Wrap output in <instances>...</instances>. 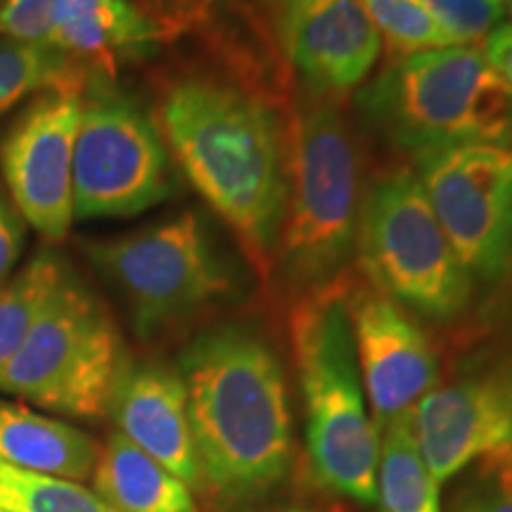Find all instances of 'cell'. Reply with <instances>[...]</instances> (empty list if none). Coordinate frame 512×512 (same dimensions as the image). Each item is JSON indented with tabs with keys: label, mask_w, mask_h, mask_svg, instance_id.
I'll use <instances>...</instances> for the list:
<instances>
[{
	"label": "cell",
	"mask_w": 512,
	"mask_h": 512,
	"mask_svg": "<svg viewBox=\"0 0 512 512\" xmlns=\"http://www.w3.org/2000/svg\"><path fill=\"white\" fill-rule=\"evenodd\" d=\"M200 491L223 512L271 498L292 465V408L271 342L247 323L204 330L178 356Z\"/></svg>",
	"instance_id": "6da1fadb"
},
{
	"label": "cell",
	"mask_w": 512,
	"mask_h": 512,
	"mask_svg": "<svg viewBox=\"0 0 512 512\" xmlns=\"http://www.w3.org/2000/svg\"><path fill=\"white\" fill-rule=\"evenodd\" d=\"M166 147L204 202L259 261L278 254L287 150L261 100L211 79H183L159 107Z\"/></svg>",
	"instance_id": "7a4b0ae2"
},
{
	"label": "cell",
	"mask_w": 512,
	"mask_h": 512,
	"mask_svg": "<svg viewBox=\"0 0 512 512\" xmlns=\"http://www.w3.org/2000/svg\"><path fill=\"white\" fill-rule=\"evenodd\" d=\"M290 337L313 477L330 494L375 508L380 430L358 370L347 290L309 292L294 306Z\"/></svg>",
	"instance_id": "3957f363"
},
{
	"label": "cell",
	"mask_w": 512,
	"mask_h": 512,
	"mask_svg": "<svg viewBox=\"0 0 512 512\" xmlns=\"http://www.w3.org/2000/svg\"><path fill=\"white\" fill-rule=\"evenodd\" d=\"M358 107L413 159L456 145L512 140V91L479 46L399 57L361 88Z\"/></svg>",
	"instance_id": "277c9868"
},
{
	"label": "cell",
	"mask_w": 512,
	"mask_h": 512,
	"mask_svg": "<svg viewBox=\"0 0 512 512\" xmlns=\"http://www.w3.org/2000/svg\"><path fill=\"white\" fill-rule=\"evenodd\" d=\"M287 195L278 256L287 280L328 287L356 249L358 155L347 121L328 98L302 102L287 138Z\"/></svg>",
	"instance_id": "5b68a950"
},
{
	"label": "cell",
	"mask_w": 512,
	"mask_h": 512,
	"mask_svg": "<svg viewBox=\"0 0 512 512\" xmlns=\"http://www.w3.org/2000/svg\"><path fill=\"white\" fill-rule=\"evenodd\" d=\"M124 366L117 325L67 268L24 344L0 370V392L93 420L107 415Z\"/></svg>",
	"instance_id": "8992f818"
},
{
	"label": "cell",
	"mask_w": 512,
	"mask_h": 512,
	"mask_svg": "<svg viewBox=\"0 0 512 512\" xmlns=\"http://www.w3.org/2000/svg\"><path fill=\"white\" fill-rule=\"evenodd\" d=\"M356 249L370 287L406 311L451 320L472 297V278L453 252L415 171L396 169L361 200Z\"/></svg>",
	"instance_id": "52a82bcc"
},
{
	"label": "cell",
	"mask_w": 512,
	"mask_h": 512,
	"mask_svg": "<svg viewBox=\"0 0 512 512\" xmlns=\"http://www.w3.org/2000/svg\"><path fill=\"white\" fill-rule=\"evenodd\" d=\"M83 254L117 287L133 328L150 339L209 309L233 290L228 261L195 211L107 240H88Z\"/></svg>",
	"instance_id": "ba28073f"
},
{
	"label": "cell",
	"mask_w": 512,
	"mask_h": 512,
	"mask_svg": "<svg viewBox=\"0 0 512 512\" xmlns=\"http://www.w3.org/2000/svg\"><path fill=\"white\" fill-rule=\"evenodd\" d=\"M162 128L102 76L83 86L74 143V221L126 219L174 195Z\"/></svg>",
	"instance_id": "9c48e42d"
},
{
	"label": "cell",
	"mask_w": 512,
	"mask_h": 512,
	"mask_svg": "<svg viewBox=\"0 0 512 512\" xmlns=\"http://www.w3.org/2000/svg\"><path fill=\"white\" fill-rule=\"evenodd\" d=\"M415 164L472 283L501 280L512 264V140L446 147Z\"/></svg>",
	"instance_id": "30bf717a"
},
{
	"label": "cell",
	"mask_w": 512,
	"mask_h": 512,
	"mask_svg": "<svg viewBox=\"0 0 512 512\" xmlns=\"http://www.w3.org/2000/svg\"><path fill=\"white\" fill-rule=\"evenodd\" d=\"M83 88L38 93L0 143L8 197L27 226L64 240L74 223V143Z\"/></svg>",
	"instance_id": "8fae6325"
},
{
	"label": "cell",
	"mask_w": 512,
	"mask_h": 512,
	"mask_svg": "<svg viewBox=\"0 0 512 512\" xmlns=\"http://www.w3.org/2000/svg\"><path fill=\"white\" fill-rule=\"evenodd\" d=\"M347 306L363 389L382 430L437 387V356L408 311L375 287H354L347 292Z\"/></svg>",
	"instance_id": "7c38bea8"
},
{
	"label": "cell",
	"mask_w": 512,
	"mask_h": 512,
	"mask_svg": "<svg viewBox=\"0 0 512 512\" xmlns=\"http://www.w3.org/2000/svg\"><path fill=\"white\" fill-rule=\"evenodd\" d=\"M411 422L441 486L477 460L498 463L512 451V368L434 387L411 411Z\"/></svg>",
	"instance_id": "4fadbf2b"
},
{
	"label": "cell",
	"mask_w": 512,
	"mask_h": 512,
	"mask_svg": "<svg viewBox=\"0 0 512 512\" xmlns=\"http://www.w3.org/2000/svg\"><path fill=\"white\" fill-rule=\"evenodd\" d=\"M280 48L311 95L356 91L375 62L382 38L358 0H273Z\"/></svg>",
	"instance_id": "5bb4252c"
},
{
	"label": "cell",
	"mask_w": 512,
	"mask_h": 512,
	"mask_svg": "<svg viewBox=\"0 0 512 512\" xmlns=\"http://www.w3.org/2000/svg\"><path fill=\"white\" fill-rule=\"evenodd\" d=\"M107 415L117 432L200 491L188 396L178 370L159 363H128L114 384Z\"/></svg>",
	"instance_id": "9a60e30c"
},
{
	"label": "cell",
	"mask_w": 512,
	"mask_h": 512,
	"mask_svg": "<svg viewBox=\"0 0 512 512\" xmlns=\"http://www.w3.org/2000/svg\"><path fill=\"white\" fill-rule=\"evenodd\" d=\"M157 38L155 19L133 0H55L50 46L79 67L102 69L150 53Z\"/></svg>",
	"instance_id": "2e32d148"
},
{
	"label": "cell",
	"mask_w": 512,
	"mask_h": 512,
	"mask_svg": "<svg viewBox=\"0 0 512 512\" xmlns=\"http://www.w3.org/2000/svg\"><path fill=\"white\" fill-rule=\"evenodd\" d=\"M100 446L86 432L22 403L0 399V460L41 475L83 482Z\"/></svg>",
	"instance_id": "e0dca14e"
},
{
	"label": "cell",
	"mask_w": 512,
	"mask_h": 512,
	"mask_svg": "<svg viewBox=\"0 0 512 512\" xmlns=\"http://www.w3.org/2000/svg\"><path fill=\"white\" fill-rule=\"evenodd\" d=\"M91 477L114 512H197L190 486L119 432L98 451Z\"/></svg>",
	"instance_id": "ac0fdd59"
},
{
	"label": "cell",
	"mask_w": 512,
	"mask_h": 512,
	"mask_svg": "<svg viewBox=\"0 0 512 512\" xmlns=\"http://www.w3.org/2000/svg\"><path fill=\"white\" fill-rule=\"evenodd\" d=\"M377 505L382 512H444L441 484L422 458L411 413L380 430Z\"/></svg>",
	"instance_id": "d6986e66"
},
{
	"label": "cell",
	"mask_w": 512,
	"mask_h": 512,
	"mask_svg": "<svg viewBox=\"0 0 512 512\" xmlns=\"http://www.w3.org/2000/svg\"><path fill=\"white\" fill-rule=\"evenodd\" d=\"M67 268L55 252L43 249L0 285V370L24 344Z\"/></svg>",
	"instance_id": "ffe728a7"
},
{
	"label": "cell",
	"mask_w": 512,
	"mask_h": 512,
	"mask_svg": "<svg viewBox=\"0 0 512 512\" xmlns=\"http://www.w3.org/2000/svg\"><path fill=\"white\" fill-rule=\"evenodd\" d=\"M83 86L79 64L57 48L0 41V117L38 93Z\"/></svg>",
	"instance_id": "44dd1931"
},
{
	"label": "cell",
	"mask_w": 512,
	"mask_h": 512,
	"mask_svg": "<svg viewBox=\"0 0 512 512\" xmlns=\"http://www.w3.org/2000/svg\"><path fill=\"white\" fill-rule=\"evenodd\" d=\"M3 512H114L93 489L72 479L29 472L0 460Z\"/></svg>",
	"instance_id": "7402d4cb"
},
{
	"label": "cell",
	"mask_w": 512,
	"mask_h": 512,
	"mask_svg": "<svg viewBox=\"0 0 512 512\" xmlns=\"http://www.w3.org/2000/svg\"><path fill=\"white\" fill-rule=\"evenodd\" d=\"M380 38L399 57L458 46L420 0H358Z\"/></svg>",
	"instance_id": "603a6c76"
},
{
	"label": "cell",
	"mask_w": 512,
	"mask_h": 512,
	"mask_svg": "<svg viewBox=\"0 0 512 512\" xmlns=\"http://www.w3.org/2000/svg\"><path fill=\"white\" fill-rule=\"evenodd\" d=\"M458 46H477L508 17V0H420Z\"/></svg>",
	"instance_id": "cb8c5ba5"
},
{
	"label": "cell",
	"mask_w": 512,
	"mask_h": 512,
	"mask_svg": "<svg viewBox=\"0 0 512 512\" xmlns=\"http://www.w3.org/2000/svg\"><path fill=\"white\" fill-rule=\"evenodd\" d=\"M55 0H0V36L3 41L50 46Z\"/></svg>",
	"instance_id": "d4e9b609"
},
{
	"label": "cell",
	"mask_w": 512,
	"mask_h": 512,
	"mask_svg": "<svg viewBox=\"0 0 512 512\" xmlns=\"http://www.w3.org/2000/svg\"><path fill=\"white\" fill-rule=\"evenodd\" d=\"M456 512H512V470L498 465L482 482L472 484Z\"/></svg>",
	"instance_id": "484cf974"
},
{
	"label": "cell",
	"mask_w": 512,
	"mask_h": 512,
	"mask_svg": "<svg viewBox=\"0 0 512 512\" xmlns=\"http://www.w3.org/2000/svg\"><path fill=\"white\" fill-rule=\"evenodd\" d=\"M27 238V223L8 195L0 192V285L15 273Z\"/></svg>",
	"instance_id": "4316f807"
},
{
	"label": "cell",
	"mask_w": 512,
	"mask_h": 512,
	"mask_svg": "<svg viewBox=\"0 0 512 512\" xmlns=\"http://www.w3.org/2000/svg\"><path fill=\"white\" fill-rule=\"evenodd\" d=\"M484 55L491 67L496 69L498 76L508 83L512 91V22H503L489 36L484 38Z\"/></svg>",
	"instance_id": "83f0119b"
},
{
	"label": "cell",
	"mask_w": 512,
	"mask_h": 512,
	"mask_svg": "<svg viewBox=\"0 0 512 512\" xmlns=\"http://www.w3.org/2000/svg\"><path fill=\"white\" fill-rule=\"evenodd\" d=\"M496 465H503V467H510V470H512V451L508 453V456H505L503 460H498V463Z\"/></svg>",
	"instance_id": "f1b7e54d"
},
{
	"label": "cell",
	"mask_w": 512,
	"mask_h": 512,
	"mask_svg": "<svg viewBox=\"0 0 512 512\" xmlns=\"http://www.w3.org/2000/svg\"><path fill=\"white\" fill-rule=\"evenodd\" d=\"M283 512H313V510H304V508H290V510H283Z\"/></svg>",
	"instance_id": "f546056e"
},
{
	"label": "cell",
	"mask_w": 512,
	"mask_h": 512,
	"mask_svg": "<svg viewBox=\"0 0 512 512\" xmlns=\"http://www.w3.org/2000/svg\"><path fill=\"white\" fill-rule=\"evenodd\" d=\"M508 15H510V22H512V0H508Z\"/></svg>",
	"instance_id": "4dcf8cb0"
},
{
	"label": "cell",
	"mask_w": 512,
	"mask_h": 512,
	"mask_svg": "<svg viewBox=\"0 0 512 512\" xmlns=\"http://www.w3.org/2000/svg\"><path fill=\"white\" fill-rule=\"evenodd\" d=\"M0 512H3V510H0Z\"/></svg>",
	"instance_id": "1f68e13d"
}]
</instances>
